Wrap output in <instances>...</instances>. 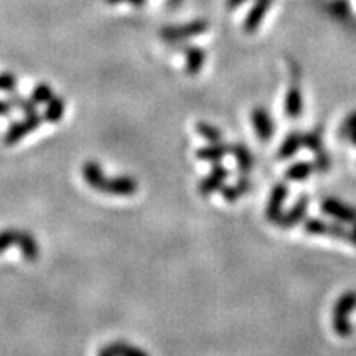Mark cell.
<instances>
[{
    "label": "cell",
    "instance_id": "cell-1",
    "mask_svg": "<svg viewBox=\"0 0 356 356\" xmlns=\"http://www.w3.org/2000/svg\"><path fill=\"white\" fill-rule=\"evenodd\" d=\"M83 178L92 190L101 193L115 195V197H132L139 190V184L132 177H114L109 178L104 175L99 163L89 160L83 165Z\"/></svg>",
    "mask_w": 356,
    "mask_h": 356
},
{
    "label": "cell",
    "instance_id": "cell-2",
    "mask_svg": "<svg viewBox=\"0 0 356 356\" xmlns=\"http://www.w3.org/2000/svg\"><path fill=\"white\" fill-rule=\"evenodd\" d=\"M10 246L20 249L22 256L29 261H35L40 256V246L33 234L22 229H3L0 231V254Z\"/></svg>",
    "mask_w": 356,
    "mask_h": 356
},
{
    "label": "cell",
    "instance_id": "cell-3",
    "mask_svg": "<svg viewBox=\"0 0 356 356\" xmlns=\"http://www.w3.org/2000/svg\"><path fill=\"white\" fill-rule=\"evenodd\" d=\"M356 310V292L348 291L338 297L333 305L332 327L338 337L348 338L353 333V327L350 323V314Z\"/></svg>",
    "mask_w": 356,
    "mask_h": 356
},
{
    "label": "cell",
    "instance_id": "cell-4",
    "mask_svg": "<svg viewBox=\"0 0 356 356\" xmlns=\"http://www.w3.org/2000/svg\"><path fill=\"white\" fill-rule=\"evenodd\" d=\"M208 30L207 20H193L184 25H167L160 30V37L167 43H181L185 40L198 37Z\"/></svg>",
    "mask_w": 356,
    "mask_h": 356
},
{
    "label": "cell",
    "instance_id": "cell-5",
    "mask_svg": "<svg viewBox=\"0 0 356 356\" xmlns=\"http://www.w3.org/2000/svg\"><path fill=\"white\" fill-rule=\"evenodd\" d=\"M43 118L37 113L32 114H25V118L19 122H13L10 127L7 129L6 136H3V144L6 145H15L17 142H20L24 137L32 134L35 129H38L42 126Z\"/></svg>",
    "mask_w": 356,
    "mask_h": 356
},
{
    "label": "cell",
    "instance_id": "cell-6",
    "mask_svg": "<svg viewBox=\"0 0 356 356\" xmlns=\"http://www.w3.org/2000/svg\"><path fill=\"white\" fill-rule=\"evenodd\" d=\"M320 208L327 216H332L333 220L340 221V222H346V225H353L356 221V208L350 207L343 202H340L338 198L333 197H327L322 200L320 203Z\"/></svg>",
    "mask_w": 356,
    "mask_h": 356
},
{
    "label": "cell",
    "instance_id": "cell-7",
    "mask_svg": "<svg viewBox=\"0 0 356 356\" xmlns=\"http://www.w3.org/2000/svg\"><path fill=\"white\" fill-rule=\"evenodd\" d=\"M229 177V170L221 163H213L210 173L200 181L198 185V193L203 195V197H210V195L216 193V191H221L222 186H225L226 180Z\"/></svg>",
    "mask_w": 356,
    "mask_h": 356
},
{
    "label": "cell",
    "instance_id": "cell-8",
    "mask_svg": "<svg viewBox=\"0 0 356 356\" xmlns=\"http://www.w3.org/2000/svg\"><path fill=\"white\" fill-rule=\"evenodd\" d=\"M309 197H307V195H302V197L292 204L291 210L282 213V215L279 216V220L275 221V226H279V228L282 229H292L296 228L297 225H300V222H304L307 211H309Z\"/></svg>",
    "mask_w": 356,
    "mask_h": 356
},
{
    "label": "cell",
    "instance_id": "cell-9",
    "mask_svg": "<svg viewBox=\"0 0 356 356\" xmlns=\"http://www.w3.org/2000/svg\"><path fill=\"white\" fill-rule=\"evenodd\" d=\"M251 122L254 126L256 136L261 142H267L273 139L274 136V122L273 118H270L269 111L262 106H256L254 109L251 111Z\"/></svg>",
    "mask_w": 356,
    "mask_h": 356
},
{
    "label": "cell",
    "instance_id": "cell-10",
    "mask_svg": "<svg viewBox=\"0 0 356 356\" xmlns=\"http://www.w3.org/2000/svg\"><path fill=\"white\" fill-rule=\"evenodd\" d=\"M289 195V186L280 181V184L274 185L273 191H270L269 200L266 204V220L270 222H275L279 220V216L282 215V207L286 203Z\"/></svg>",
    "mask_w": 356,
    "mask_h": 356
},
{
    "label": "cell",
    "instance_id": "cell-11",
    "mask_svg": "<svg viewBox=\"0 0 356 356\" xmlns=\"http://www.w3.org/2000/svg\"><path fill=\"white\" fill-rule=\"evenodd\" d=\"M273 6V0H256L254 7L248 13L246 20H244V32L254 33L259 29L262 20H264L267 10Z\"/></svg>",
    "mask_w": 356,
    "mask_h": 356
},
{
    "label": "cell",
    "instance_id": "cell-12",
    "mask_svg": "<svg viewBox=\"0 0 356 356\" xmlns=\"http://www.w3.org/2000/svg\"><path fill=\"white\" fill-rule=\"evenodd\" d=\"M302 109H304V96H302L299 84H292V86H289L286 92L284 111H286L287 118L297 119L302 114Z\"/></svg>",
    "mask_w": 356,
    "mask_h": 356
},
{
    "label": "cell",
    "instance_id": "cell-13",
    "mask_svg": "<svg viewBox=\"0 0 356 356\" xmlns=\"http://www.w3.org/2000/svg\"><path fill=\"white\" fill-rule=\"evenodd\" d=\"M231 154V145L222 144L221 142H213L210 145H204L202 149L197 150V157L203 162H210V163H220L225 155Z\"/></svg>",
    "mask_w": 356,
    "mask_h": 356
},
{
    "label": "cell",
    "instance_id": "cell-14",
    "mask_svg": "<svg viewBox=\"0 0 356 356\" xmlns=\"http://www.w3.org/2000/svg\"><path fill=\"white\" fill-rule=\"evenodd\" d=\"M251 190V180L246 175H241L236 180L234 185H225L221 188V197L225 202L234 203L238 202L239 198L244 197L248 191Z\"/></svg>",
    "mask_w": 356,
    "mask_h": 356
},
{
    "label": "cell",
    "instance_id": "cell-15",
    "mask_svg": "<svg viewBox=\"0 0 356 356\" xmlns=\"http://www.w3.org/2000/svg\"><path fill=\"white\" fill-rule=\"evenodd\" d=\"M231 154H233L236 165H238L241 175H248L252 170V167H254V155H252L251 150L239 142V144L231 145Z\"/></svg>",
    "mask_w": 356,
    "mask_h": 356
},
{
    "label": "cell",
    "instance_id": "cell-16",
    "mask_svg": "<svg viewBox=\"0 0 356 356\" xmlns=\"http://www.w3.org/2000/svg\"><path fill=\"white\" fill-rule=\"evenodd\" d=\"M184 51H185V58H186V66H185L186 74L195 76V74H198L200 71H202L204 60H207L204 50L200 47H193V44H190V47H185Z\"/></svg>",
    "mask_w": 356,
    "mask_h": 356
},
{
    "label": "cell",
    "instance_id": "cell-17",
    "mask_svg": "<svg viewBox=\"0 0 356 356\" xmlns=\"http://www.w3.org/2000/svg\"><path fill=\"white\" fill-rule=\"evenodd\" d=\"M302 147V134L299 131H292L286 139L282 140L279 150H277V159L279 160H287L296 155Z\"/></svg>",
    "mask_w": 356,
    "mask_h": 356
},
{
    "label": "cell",
    "instance_id": "cell-18",
    "mask_svg": "<svg viewBox=\"0 0 356 356\" xmlns=\"http://www.w3.org/2000/svg\"><path fill=\"white\" fill-rule=\"evenodd\" d=\"M302 147L312 150L314 154H318L323 150V134L322 127H315L312 131L302 134Z\"/></svg>",
    "mask_w": 356,
    "mask_h": 356
},
{
    "label": "cell",
    "instance_id": "cell-19",
    "mask_svg": "<svg viewBox=\"0 0 356 356\" xmlns=\"http://www.w3.org/2000/svg\"><path fill=\"white\" fill-rule=\"evenodd\" d=\"M65 111H66L65 101L61 99V97L55 96L51 101L47 102V109H44L43 119L48 122H60L61 118L65 115Z\"/></svg>",
    "mask_w": 356,
    "mask_h": 356
},
{
    "label": "cell",
    "instance_id": "cell-20",
    "mask_svg": "<svg viewBox=\"0 0 356 356\" xmlns=\"http://www.w3.org/2000/svg\"><path fill=\"white\" fill-rule=\"evenodd\" d=\"M104 348L109 351L111 356H149V353L137 348V346L129 345L127 341H114Z\"/></svg>",
    "mask_w": 356,
    "mask_h": 356
},
{
    "label": "cell",
    "instance_id": "cell-21",
    "mask_svg": "<svg viewBox=\"0 0 356 356\" xmlns=\"http://www.w3.org/2000/svg\"><path fill=\"white\" fill-rule=\"evenodd\" d=\"M314 172V163L310 162H296L287 168L286 178L291 181H302L309 178Z\"/></svg>",
    "mask_w": 356,
    "mask_h": 356
},
{
    "label": "cell",
    "instance_id": "cell-22",
    "mask_svg": "<svg viewBox=\"0 0 356 356\" xmlns=\"http://www.w3.org/2000/svg\"><path fill=\"white\" fill-rule=\"evenodd\" d=\"M7 99H8V102H10L12 109H20L24 114L37 113L38 104L32 99V97H30V99H26V97L17 95V92H10Z\"/></svg>",
    "mask_w": 356,
    "mask_h": 356
},
{
    "label": "cell",
    "instance_id": "cell-23",
    "mask_svg": "<svg viewBox=\"0 0 356 356\" xmlns=\"http://www.w3.org/2000/svg\"><path fill=\"white\" fill-rule=\"evenodd\" d=\"M197 132L203 137L204 140L210 142V144H213V142H221L222 140V132L210 122H198L197 124Z\"/></svg>",
    "mask_w": 356,
    "mask_h": 356
},
{
    "label": "cell",
    "instance_id": "cell-24",
    "mask_svg": "<svg viewBox=\"0 0 356 356\" xmlns=\"http://www.w3.org/2000/svg\"><path fill=\"white\" fill-rule=\"evenodd\" d=\"M302 228L307 234L312 236H325L327 234V228H328V222L320 220V218H305L304 225Z\"/></svg>",
    "mask_w": 356,
    "mask_h": 356
},
{
    "label": "cell",
    "instance_id": "cell-25",
    "mask_svg": "<svg viewBox=\"0 0 356 356\" xmlns=\"http://www.w3.org/2000/svg\"><path fill=\"white\" fill-rule=\"evenodd\" d=\"M53 97H55V95H53V89L48 86V84H38L32 92V99L37 102V104H47L48 101L53 99Z\"/></svg>",
    "mask_w": 356,
    "mask_h": 356
},
{
    "label": "cell",
    "instance_id": "cell-26",
    "mask_svg": "<svg viewBox=\"0 0 356 356\" xmlns=\"http://www.w3.org/2000/svg\"><path fill=\"white\" fill-rule=\"evenodd\" d=\"M325 236H330V238L335 239H341V241H348V236H350V229H346L343 226V222H328V228H327V234Z\"/></svg>",
    "mask_w": 356,
    "mask_h": 356
},
{
    "label": "cell",
    "instance_id": "cell-27",
    "mask_svg": "<svg viewBox=\"0 0 356 356\" xmlns=\"http://www.w3.org/2000/svg\"><path fill=\"white\" fill-rule=\"evenodd\" d=\"M355 131H356V111H353V113H350L348 115H346L345 121L341 122L340 129H338V136L343 137V139L348 140V137Z\"/></svg>",
    "mask_w": 356,
    "mask_h": 356
},
{
    "label": "cell",
    "instance_id": "cell-28",
    "mask_svg": "<svg viewBox=\"0 0 356 356\" xmlns=\"http://www.w3.org/2000/svg\"><path fill=\"white\" fill-rule=\"evenodd\" d=\"M332 168V157L325 150L315 154V162H314V170L320 173H327Z\"/></svg>",
    "mask_w": 356,
    "mask_h": 356
},
{
    "label": "cell",
    "instance_id": "cell-29",
    "mask_svg": "<svg viewBox=\"0 0 356 356\" xmlns=\"http://www.w3.org/2000/svg\"><path fill=\"white\" fill-rule=\"evenodd\" d=\"M17 88V76L12 73H2L0 74V92H10L15 91Z\"/></svg>",
    "mask_w": 356,
    "mask_h": 356
},
{
    "label": "cell",
    "instance_id": "cell-30",
    "mask_svg": "<svg viewBox=\"0 0 356 356\" xmlns=\"http://www.w3.org/2000/svg\"><path fill=\"white\" fill-rule=\"evenodd\" d=\"M330 8H332V12L338 17V19H345L346 13L350 12V6L346 0H333Z\"/></svg>",
    "mask_w": 356,
    "mask_h": 356
},
{
    "label": "cell",
    "instance_id": "cell-31",
    "mask_svg": "<svg viewBox=\"0 0 356 356\" xmlns=\"http://www.w3.org/2000/svg\"><path fill=\"white\" fill-rule=\"evenodd\" d=\"M106 2L111 3V6H115V3H131V6L134 7H142L144 3L147 2V0H106Z\"/></svg>",
    "mask_w": 356,
    "mask_h": 356
},
{
    "label": "cell",
    "instance_id": "cell-32",
    "mask_svg": "<svg viewBox=\"0 0 356 356\" xmlns=\"http://www.w3.org/2000/svg\"><path fill=\"white\" fill-rule=\"evenodd\" d=\"M12 111V106L8 99H0V115H7Z\"/></svg>",
    "mask_w": 356,
    "mask_h": 356
},
{
    "label": "cell",
    "instance_id": "cell-33",
    "mask_svg": "<svg viewBox=\"0 0 356 356\" xmlns=\"http://www.w3.org/2000/svg\"><path fill=\"white\" fill-rule=\"evenodd\" d=\"M348 243H351V244H353V246H356V221L353 222V226H351V229H350Z\"/></svg>",
    "mask_w": 356,
    "mask_h": 356
},
{
    "label": "cell",
    "instance_id": "cell-34",
    "mask_svg": "<svg viewBox=\"0 0 356 356\" xmlns=\"http://www.w3.org/2000/svg\"><path fill=\"white\" fill-rule=\"evenodd\" d=\"M244 2H248V0H226V6H228V8H236L243 6Z\"/></svg>",
    "mask_w": 356,
    "mask_h": 356
},
{
    "label": "cell",
    "instance_id": "cell-35",
    "mask_svg": "<svg viewBox=\"0 0 356 356\" xmlns=\"http://www.w3.org/2000/svg\"><path fill=\"white\" fill-rule=\"evenodd\" d=\"M348 140H350V144H351V145H355V147H356V131H355L353 134H351V136L348 137Z\"/></svg>",
    "mask_w": 356,
    "mask_h": 356
},
{
    "label": "cell",
    "instance_id": "cell-36",
    "mask_svg": "<svg viewBox=\"0 0 356 356\" xmlns=\"http://www.w3.org/2000/svg\"><path fill=\"white\" fill-rule=\"evenodd\" d=\"M99 356H111V353L106 348H102L101 351H99Z\"/></svg>",
    "mask_w": 356,
    "mask_h": 356
}]
</instances>
